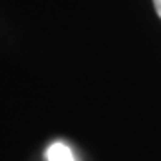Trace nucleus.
I'll return each mask as SVG.
<instances>
[{
    "label": "nucleus",
    "instance_id": "f257e3e1",
    "mask_svg": "<svg viewBox=\"0 0 161 161\" xmlns=\"http://www.w3.org/2000/svg\"><path fill=\"white\" fill-rule=\"evenodd\" d=\"M47 161H75V156L64 142H52L45 152Z\"/></svg>",
    "mask_w": 161,
    "mask_h": 161
},
{
    "label": "nucleus",
    "instance_id": "f03ea898",
    "mask_svg": "<svg viewBox=\"0 0 161 161\" xmlns=\"http://www.w3.org/2000/svg\"><path fill=\"white\" fill-rule=\"evenodd\" d=\"M152 2H154V9L158 13V16L161 18V0H152Z\"/></svg>",
    "mask_w": 161,
    "mask_h": 161
}]
</instances>
